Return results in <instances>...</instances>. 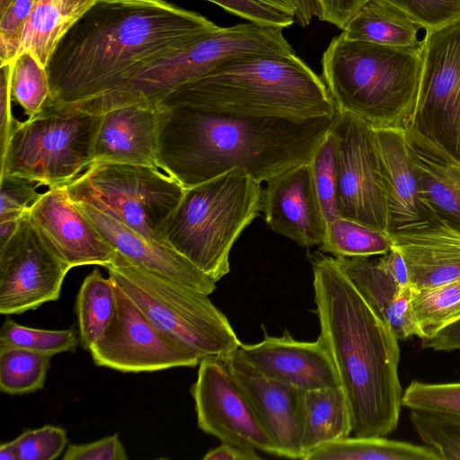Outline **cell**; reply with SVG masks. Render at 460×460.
Returning <instances> with one entry per match:
<instances>
[{"mask_svg":"<svg viewBox=\"0 0 460 460\" xmlns=\"http://www.w3.org/2000/svg\"><path fill=\"white\" fill-rule=\"evenodd\" d=\"M218 28L166 0H96L50 58L46 105L65 109L104 94Z\"/></svg>","mask_w":460,"mask_h":460,"instance_id":"6da1fadb","label":"cell"},{"mask_svg":"<svg viewBox=\"0 0 460 460\" xmlns=\"http://www.w3.org/2000/svg\"><path fill=\"white\" fill-rule=\"evenodd\" d=\"M160 169L184 189L241 170L259 182L309 163L336 117H243L186 106L159 108Z\"/></svg>","mask_w":460,"mask_h":460,"instance_id":"7a4b0ae2","label":"cell"},{"mask_svg":"<svg viewBox=\"0 0 460 460\" xmlns=\"http://www.w3.org/2000/svg\"><path fill=\"white\" fill-rule=\"evenodd\" d=\"M322 341L336 367L358 437H384L399 421L398 339L332 256L309 254Z\"/></svg>","mask_w":460,"mask_h":460,"instance_id":"3957f363","label":"cell"},{"mask_svg":"<svg viewBox=\"0 0 460 460\" xmlns=\"http://www.w3.org/2000/svg\"><path fill=\"white\" fill-rule=\"evenodd\" d=\"M174 106L292 120L338 114L323 79L296 54L228 60L178 88L156 107Z\"/></svg>","mask_w":460,"mask_h":460,"instance_id":"277c9868","label":"cell"},{"mask_svg":"<svg viewBox=\"0 0 460 460\" xmlns=\"http://www.w3.org/2000/svg\"><path fill=\"white\" fill-rule=\"evenodd\" d=\"M421 48L333 38L323 54L322 79L338 112L373 128H407L419 98Z\"/></svg>","mask_w":460,"mask_h":460,"instance_id":"5b68a950","label":"cell"},{"mask_svg":"<svg viewBox=\"0 0 460 460\" xmlns=\"http://www.w3.org/2000/svg\"><path fill=\"white\" fill-rule=\"evenodd\" d=\"M261 183L233 170L185 189L159 236L216 282L230 270L232 247L262 211Z\"/></svg>","mask_w":460,"mask_h":460,"instance_id":"8992f818","label":"cell"},{"mask_svg":"<svg viewBox=\"0 0 460 460\" xmlns=\"http://www.w3.org/2000/svg\"><path fill=\"white\" fill-rule=\"evenodd\" d=\"M294 53L283 28L250 22L219 27L192 46L155 62L119 87L69 108L101 115L127 105L156 107L178 88L228 60Z\"/></svg>","mask_w":460,"mask_h":460,"instance_id":"52a82bcc","label":"cell"},{"mask_svg":"<svg viewBox=\"0 0 460 460\" xmlns=\"http://www.w3.org/2000/svg\"><path fill=\"white\" fill-rule=\"evenodd\" d=\"M105 268L160 331L200 359H223L240 348L227 317L208 294L142 269L118 252Z\"/></svg>","mask_w":460,"mask_h":460,"instance_id":"ba28073f","label":"cell"},{"mask_svg":"<svg viewBox=\"0 0 460 460\" xmlns=\"http://www.w3.org/2000/svg\"><path fill=\"white\" fill-rule=\"evenodd\" d=\"M102 118L45 105L38 115L16 120L0 158V176L22 177L49 189L66 186L93 163Z\"/></svg>","mask_w":460,"mask_h":460,"instance_id":"9c48e42d","label":"cell"},{"mask_svg":"<svg viewBox=\"0 0 460 460\" xmlns=\"http://www.w3.org/2000/svg\"><path fill=\"white\" fill-rule=\"evenodd\" d=\"M65 189L72 201L85 203L161 242L160 231L185 190L160 169L109 162L93 163Z\"/></svg>","mask_w":460,"mask_h":460,"instance_id":"30bf717a","label":"cell"},{"mask_svg":"<svg viewBox=\"0 0 460 460\" xmlns=\"http://www.w3.org/2000/svg\"><path fill=\"white\" fill-rule=\"evenodd\" d=\"M421 59L419 98L408 128L460 161V17L426 31Z\"/></svg>","mask_w":460,"mask_h":460,"instance_id":"8fae6325","label":"cell"},{"mask_svg":"<svg viewBox=\"0 0 460 460\" xmlns=\"http://www.w3.org/2000/svg\"><path fill=\"white\" fill-rule=\"evenodd\" d=\"M337 210L341 217L371 228L388 229V212L374 128L363 119L338 112Z\"/></svg>","mask_w":460,"mask_h":460,"instance_id":"7c38bea8","label":"cell"},{"mask_svg":"<svg viewBox=\"0 0 460 460\" xmlns=\"http://www.w3.org/2000/svg\"><path fill=\"white\" fill-rule=\"evenodd\" d=\"M116 293L114 316L89 349L97 366L137 373L199 365L196 354L160 331L117 284Z\"/></svg>","mask_w":460,"mask_h":460,"instance_id":"4fadbf2b","label":"cell"},{"mask_svg":"<svg viewBox=\"0 0 460 460\" xmlns=\"http://www.w3.org/2000/svg\"><path fill=\"white\" fill-rule=\"evenodd\" d=\"M70 270L25 214L0 245V313L19 314L58 300Z\"/></svg>","mask_w":460,"mask_h":460,"instance_id":"5bb4252c","label":"cell"},{"mask_svg":"<svg viewBox=\"0 0 460 460\" xmlns=\"http://www.w3.org/2000/svg\"><path fill=\"white\" fill-rule=\"evenodd\" d=\"M191 394L198 426L205 433L279 456L249 398L221 359H200Z\"/></svg>","mask_w":460,"mask_h":460,"instance_id":"9a60e30c","label":"cell"},{"mask_svg":"<svg viewBox=\"0 0 460 460\" xmlns=\"http://www.w3.org/2000/svg\"><path fill=\"white\" fill-rule=\"evenodd\" d=\"M249 398L279 456L303 459V390L258 371L237 349L221 359Z\"/></svg>","mask_w":460,"mask_h":460,"instance_id":"2e32d148","label":"cell"},{"mask_svg":"<svg viewBox=\"0 0 460 460\" xmlns=\"http://www.w3.org/2000/svg\"><path fill=\"white\" fill-rule=\"evenodd\" d=\"M49 247L71 269L106 267L117 252L71 200L65 187L49 189L27 213Z\"/></svg>","mask_w":460,"mask_h":460,"instance_id":"e0dca14e","label":"cell"},{"mask_svg":"<svg viewBox=\"0 0 460 460\" xmlns=\"http://www.w3.org/2000/svg\"><path fill=\"white\" fill-rule=\"evenodd\" d=\"M262 212L273 232L299 246L322 243L327 224L309 163L295 165L266 181Z\"/></svg>","mask_w":460,"mask_h":460,"instance_id":"ac0fdd59","label":"cell"},{"mask_svg":"<svg viewBox=\"0 0 460 460\" xmlns=\"http://www.w3.org/2000/svg\"><path fill=\"white\" fill-rule=\"evenodd\" d=\"M238 350L261 374L300 390L341 386L332 357L320 339L299 341L285 331L280 337L265 334L258 343H242Z\"/></svg>","mask_w":460,"mask_h":460,"instance_id":"d6986e66","label":"cell"},{"mask_svg":"<svg viewBox=\"0 0 460 460\" xmlns=\"http://www.w3.org/2000/svg\"><path fill=\"white\" fill-rule=\"evenodd\" d=\"M405 129L374 128L386 195L388 235L418 227L437 215L423 194Z\"/></svg>","mask_w":460,"mask_h":460,"instance_id":"ffe728a7","label":"cell"},{"mask_svg":"<svg viewBox=\"0 0 460 460\" xmlns=\"http://www.w3.org/2000/svg\"><path fill=\"white\" fill-rule=\"evenodd\" d=\"M74 203L103 239L133 264L208 295L215 291L217 282L166 243L146 237L85 203Z\"/></svg>","mask_w":460,"mask_h":460,"instance_id":"44dd1931","label":"cell"},{"mask_svg":"<svg viewBox=\"0 0 460 460\" xmlns=\"http://www.w3.org/2000/svg\"><path fill=\"white\" fill-rule=\"evenodd\" d=\"M389 236L404 260L411 288H434L460 279V227L441 216Z\"/></svg>","mask_w":460,"mask_h":460,"instance_id":"7402d4cb","label":"cell"},{"mask_svg":"<svg viewBox=\"0 0 460 460\" xmlns=\"http://www.w3.org/2000/svg\"><path fill=\"white\" fill-rule=\"evenodd\" d=\"M102 115L93 147V163L128 164L160 169L156 107L127 105Z\"/></svg>","mask_w":460,"mask_h":460,"instance_id":"603a6c76","label":"cell"},{"mask_svg":"<svg viewBox=\"0 0 460 460\" xmlns=\"http://www.w3.org/2000/svg\"><path fill=\"white\" fill-rule=\"evenodd\" d=\"M362 297L392 329L398 341L420 338L411 305V288L400 286L369 257L335 258Z\"/></svg>","mask_w":460,"mask_h":460,"instance_id":"cb8c5ba5","label":"cell"},{"mask_svg":"<svg viewBox=\"0 0 460 460\" xmlns=\"http://www.w3.org/2000/svg\"><path fill=\"white\" fill-rule=\"evenodd\" d=\"M405 136L425 198L438 215L460 227V161L411 128Z\"/></svg>","mask_w":460,"mask_h":460,"instance_id":"d4e9b609","label":"cell"},{"mask_svg":"<svg viewBox=\"0 0 460 460\" xmlns=\"http://www.w3.org/2000/svg\"><path fill=\"white\" fill-rule=\"evenodd\" d=\"M427 30L406 13L383 0H367L348 22L342 36L349 40L391 47L422 46Z\"/></svg>","mask_w":460,"mask_h":460,"instance_id":"484cf974","label":"cell"},{"mask_svg":"<svg viewBox=\"0 0 460 460\" xmlns=\"http://www.w3.org/2000/svg\"><path fill=\"white\" fill-rule=\"evenodd\" d=\"M95 2L36 0L24 30L19 54L31 53L47 68L60 40Z\"/></svg>","mask_w":460,"mask_h":460,"instance_id":"4316f807","label":"cell"},{"mask_svg":"<svg viewBox=\"0 0 460 460\" xmlns=\"http://www.w3.org/2000/svg\"><path fill=\"white\" fill-rule=\"evenodd\" d=\"M303 412L304 458L312 450L352 432L349 404L341 386L305 391Z\"/></svg>","mask_w":460,"mask_h":460,"instance_id":"83f0119b","label":"cell"},{"mask_svg":"<svg viewBox=\"0 0 460 460\" xmlns=\"http://www.w3.org/2000/svg\"><path fill=\"white\" fill-rule=\"evenodd\" d=\"M304 460H442L428 445L395 441L383 437H346L309 452Z\"/></svg>","mask_w":460,"mask_h":460,"instance_id":"f1b7e54d","label":"cell"},{"mask_svg":"<svg viewBox=\"0 0 460 460\" xmlns=\"http://www.w3.org/2000/svg\"><path fill=\"white\" fill-rule=\"evenodd\" d=\"M117 306L116 284L109 276L104 278L99 270L87 275L75 300L78 334L85 349L102 336L110 325Z\"/></svg>","mask_w":460,"mask_h":460,"instance_id":"f546056e","label":"cell"},{"mask_svg":"<svg viewBox=\"0 0 460 460\" xmlns=\"http://www.w3.org/2000/svg\"><path fill=\"white\" fill-rule=\"evenodd\" d=\"M392 247L386 233L339 217L327 225L319 250L334 258H353L383 255Z\"/></svg>","mask_w":460,"mask_h":460,"instance_id":"4dcf8cb0","label":"cell"},{"mask_svg":"<svg viewBox=\"0 0 460 460\" xmlns=\"http://www.w3.org/2000/svg\"><path fill=\"white\" fill-rule=\"evenodd\" d=\"M411 305L420 339H429L460 320V279L434 288H411Z\"/></svg>","mask_w":460,"mask_h":460,"instance_id":"1f68e13d","label":"cell"},{"mask_svg":"<svg viewBox=\"0 0 460 460\" xmlns=\"http://www.w3.org/2000/svg\"><path fill=\"white\" fill-rule=\"evenodd\" d=\"M51 355L22 348H0V389L14 395L44 386Z\"/></svg>","mask_w":460,"mask_h":460,"instance_id":"d6a6232c","label":"cell"},{"mask_svg":"<svg viewBox=\"0 0 460 460\" xmlns=\"http://www.w3.org/2000/svg\"><path fill=\"white\" fill-rule=\"evenodd\" d=\"M50 96L49 75L31 53H20L13 62L12 97L22 108L27 118L40 113Z\"/></svg>","mask_w":460,"mask_h":460,"instance_id":"836d02e7","label":"cell"},{"mask_svg":"<svg viewBox=\"0 0 460 460\" xmlns=\"http://www.w3.org/2000/svg\"><path fill=\"white\" fill-rule=\"evenodd\" d=\"M79 339L74 329L44 330L19 324L6 316L0 329V348H22L49 354L75 352Z\"/></svg>","mask_w":460,"mask_h":460,"instance_id":"e575fe53","label":"cell"},{"mask_svg":"<svg viewBox=\"0 0 460 460\" xmlns=\"http://www.w3.org/2000/svg\"><path fill=\"white\" fill-rule=\"evenodd\" d=\"M410 420L425 445L442 460H460V414L410 410Z\"/></svg>","mask_w":460,"mask_h":460,"instance_id":"d590c367","label":"cell"},{"mask_svg":"<svg viewBox=\"0 0 460 460\" xmlns=\"http://www.w3.org/2000/svg\"><path fill=\"white\" fill-rule=\"evenodd\" d=\"M338 140L332 128L316 147L309 162L313 181L328 225L339 217L337 210Z\"/></svg>","mask_w":460,"mask_h":460,"instance_id":"8d00e7d4","label":"cell"},{"mask_svg":"<svg viewBox=\"0 0 460 460\" xmlns=\"http://www.w3.org/2000/svg\"><path fill=\"white\" fill-rule=\"evenodd\" d=\"M402 405L410 410L460 414V382L428 384L413 381L402 394Z\"/></svg>","mask_w":460,"mask_h":460,"instance_id":"74e56055","label":"cell"},{"mask_svg":"<svg viewBox=\"0 0 460 460\" xmlns=\"http://www.w3.org/2000/svg\"><path fill=\"white\" fill-rule=\"evenodd\" d=\"M19 460H53L64 451L66 444V431L57 426L27 429L14 438Z\"/></svg>","mask_w":460,"mask_h":460,"instance_id":"f35d334b","label":"cell"},{"mask_svg":"<svg viewBox=\"0 0 460 460\" xmlns=\"http://www.w3.org/2000/svg\"><path fill=\"white\" fill-rule=\"evenodd\" d=\"M0 186V221L20 220L42 196L38 183L18 176L1 175Z\"/></svg>","mask_w":460,"mask_h":460,"instance_id":"ab89813d","label":"cell"},{"mask_svg":"<svg viewBox=\"0 0 460 460\" xmlns=\"http://www.w3.org/2000/svg\"><path fill=\"white\" fill-rule=\"evenodd\" d=\"M250 22L287 28L296 22L292 10L261 0H207Z\"/></svg>","mask_w":460,"mask_h":460,"instance_id":"60d3db41","label":"cell"},{"mask_svg":"<svg viewBox=\"0 0 460 460\" xmlns=\"http://www.w3.org/2000/svg\"><path fill=\"white\" fill-rule=\"evenodd\" d=\"M36 0H14L0 15V66L18 56L24 30Z\"/></svg>","mask_w":460,"mask_h":460,"instance_id":"b9f144b4","label":"cell"},{"mask_svg":"<svg viewBox=\"0 0 460 460\" xmlns=\"http://www.w3.org/2000/svg\"><path fill=\"white\" fill-rule=\"evenodd\" d=\"M401 9L426 30L460 17V0H383Z\"/></svg>","mask_w":460,"mask_h":460,"instance_id":"7bdbcfd3","label":"cell"},{"mask_svg":"<svg viewBox=\"0 0 460 460\" xmlns=\"http://www.w3.org/2000/svg\"><path fill=\"white\" fill-rule=\"evenodd\" d=\"M64 460H127L128 455L118 434L86 444H72L65 450Z\"/></svg>","mask_w":460,"mask_h":460,"instance_id":"ee69618b","label":"cell"},{"mask_svg":"<svg viewBox=\"0 0 460 460\" xmlns=\"http://www.w3.org/2000/svg\"><path fill=\"white\" fill-rule=\"evenodd\" d=\"M13 62L0 66V158L4 156L6 151L13 126L16 122L12 114Z\"/></svg>","mask_w":460,"mask_h":460,"instance_id":"f6af8a7d","label":"cell"},{"mask_svg":"<svg viewBox=\"0 0 460 460\" xmlns=\"http://www.w3.org/2000/svg\"><path fill=\"white\" fill-rule=\"evenodd\" d=\"M367 0H315L316 17L343 30Z\"/></svg>","mask_w":460,"mask_h":460,"instance_id":"bcb514c9","label":"cell"},{"mask_svg":"<svg viewBox=\"0 0 460 460\" xmlns=\"http://www.w3.org/2000/svg\"><path fill=\"white\" fill-rule=\"evenodd\" d=\"M421 344L436 351L460 349V320L444 327L431 338L422 339Z\"/></svg>","mask_w":460,"mask_h":460,"instance_id":"7dc6e473","label":"cell"},{"mask_svg":"<svg viewBox=\"0 0 460 460\" xmlns=\"http://www.w3.org/2000/svg\"><path fill=\"white\" fill-rule=\"evenodd\" d=\"M204 460H260L261 456L254 448H246L230 443L222 442L220 446L210 449L203 456Z\"/></svg>","mask_w":460,"mask_h":460,"instance_id":"c3c4849f","label":"cell"},{"mask_svg":"<svg viewBox=\"0 0 460 460\" xmlns=\"http://www.w3.org/2000/svg\"><path fill=\"white\" fill-rule=\"evenodd\" d=\"M379 265L402 287L409 286V277L404 260L401 253L393 246L378 260Z\"/></svg>","mask_w":460,"mask_h":460,"instance_id":"681fc988","label":"cell"},{"mask_svg":"<svg viewBox=\"0 0 460 460\" xmlns=\"http://www.w3.org/2000/svg\"><path fill=\"white\" fill-rule=\"evenodd\" d=\"M295 13L296 22L302 27L307 26L316 16L315 0H288Z\"/></svg>","mask_w":460,"mask_h":460,"instance_id":"f907efd6","label":"cell"},{"mask_svg":"<svg viewBox=\"0 0 460 460\" xmlns=\"http://www.w3.org/2000/svg\"><path fill=\"white\" fill-rule=\"evenodd\" d=\"M20 220L0 221V245H3L13 234Z\"/></svg>","mask_w":460,"mask_h":460,"instance_id":"816d5d0a","label":"cell"},{"mask_svg":"<svg viewBox=\"0 0 460 460\" xmlns=\"http://www.w3.org/2000/svg\"><path fill=\"white\" fill-rule=\"evenodd\" d=\"M1 460H19L18 453L13 441L5 442L0 446Z\"/></svg>","mask_w":460,"mask_h":460,"instance_id":"f5cc1de1","label":"cell"},{"mask_svg":"<svg viewBox=\"0 0 460 460\" xmlns=\"http://www.w3.org/2000/svg\"><path fill=\"white\" fill-rule=\"evenodd\" d=\"M14 0H0V15L3 14Z\"/></svg>","mask_w":460,"mask_h":460,"instance_id":"db71d44e","label":"cell"},{"mask_svg":"<svg viewBox=\"0 0 460 460\" xmlns=\"http://www.w3.org/2000/svg\"><path fill=\"white\" fill-rule=\"evenodd\" d=\"M261 1H264V2H269V3H270V2H273L274 0H261Z\"/></svg>","mask_w":460,"mask_h":460,"instance_id":"11a10c76","label":"cell"}]
</instances>
